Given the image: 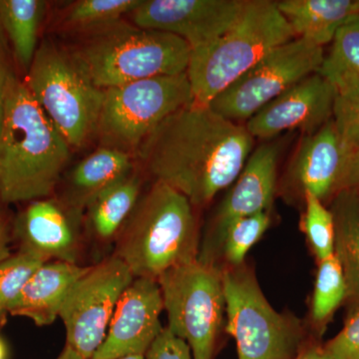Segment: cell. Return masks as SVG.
Instances as JSON below:
<instances>
[{
  "mask_svg": "<svg viewBox=\"0 0 359 359\" xmlns=\"http://www.w3.org/2000/svg\"><path fill=\"white\" fill-rule=\"evenodd\" d=\"M13 75V73L11 72V68H9L6 53H4L1 44H0V127H1L7 88H8L9 80H11Z\"/></svg>",
  "mask_w": 359,
  "mask_h": 359,
  "instance_id": "cell-34",
  "label": "cell"
},
{
  "mask_svg": "<svg viewBox=\"0 0 359 359\" xmlns=\"http://www.w3.org/2000/svg\"><path fill=\"white\" fill-rule=\"evenodd\" d=\"M8 243L9 237L6 224L0 221V263L11 256Z\"/></svg>",
  "mask_w": 359,
  "mask_h": 359,
  "instance_id": "cell-36",
  "label": "cell"
},
{
  "mask_svg": "<svg viewBox=\"0 0 359 359\" xmlns=\"http://www.w3.org/2000/svg\"><path fill=\"white\" fill-rule=\"evenodd\" d=\"M133 164L132 154L126 151L107 146L97 149L71 170L60 198L84 211L98 194L134 171Z\"/></svg>",
  "mask_w": 359,
  "mask_h": 359,
  "instance_id": "cell-20",
  "label": "cell"
},
{
  "mask_svg": "<svg viewBox=\"0 0 359 359\" xmlns=\"http://www.w3.org/2000/svg\"><path fill=\"white\" fill-rule=\"evenodd\" d=\"M157 282L167 327L188 344L194 359H214L226 313L222 269L197 257L170 269Z\"/></svg>",
  "mask_w": 359,
  "mask_h": 359,
  "instance_id": "cell-8",
  "label": "cell"
},
{
  "mask_svg": "<svg viewBox=\"0 0 359 359\" xmlns=\"http://www.w3.org/2000/svg\"><path fill=\"white\" fill-rule=\"evenodd\" d=\"M73 51L92 81L104 90L149 78L183 74L192 49L170 33L120 21L88 35Z\"/></svg>",
  "mask_w": 359,
  "mask_h": 359,
  "instance_id": "cell-5",
  "label": "cell"
},
{
  "mask_svg": "<svg viewBox=\"0 0 359 359\" xmlns=\"http://www.w3.org/2000/svg\"><path fill=\"white\" fill-rule=\"evenodd\" d=\"M141 0H78L63 15V26L70 32L92 33L117 25L140 4Z\"/></svg>",
  "mask_w": 359,
  "mask_h": 359,
  "instance_id": "cell-25",
  "label": "cell"
},
{
  "mask_svg": "<svg viewBox=\"0 0 359 359\" xmlns=\"http://www.w3.org/2000/svg\"><path fill=\"white\" fill-rule=\"evenodd\" d=\"M323 58V47L304 39L290 40L269 52L209 106L231 121L247 122L276 97L318 72Z\"/></svg>",
  "mask_w": 359,
  "mask_h": 359,
  "instance_id": "cell-10",
  "label": "cell"
},
{
  "mask_svg": "<svg viewBox=\"0 0 359 359\" xmlns=\"http://www.w3.org/2000/svg\"><path fill=\"white\" fill-rule=\"evenodd\" d=\"M192 102L187 73L104 89L97 132L104 146L137 153L158 125Z\"/></svg>",
  "mask_w": 359,
  "mask_h": 359,
  "instance_id": "cell-9",
  "label": "cell"
},
{
  "mask_svg": "<svg viewBox=\"0 0 359 359\" xmlns=\"http://www.w3.org/2000/svg\"><path fill=\"white\" fill-rule=\"evenodd\" d=\"M271 224L269 212L245 217L231 224L224 233L221 252L230 266L245 264L252 245L266 233Z\"/></svg>",
  "mask_w": 359,
  "mask_h": 359,
  "instance_id": "cell-29",
  "label": "cell"
},
{
  "mask_svg": "<svg viewBox=\"0 0 359 359\" xmlns=\"http://www.w3.org/2000/svg\"><path fill=\"white\" fill-rule=\"evenodd\" d=\"M56 359H84L81 355H79L76 351H73L70 347L65 346L62 353Z\"/></svg>",
  "mask_w": 359,
  "mask_h": 359,
  "instance_id": "cell-37",
  "label": "cell"
},
{
  "mask_svg": "<svg viewBox=\"0 0 359 359\" xmlns=\"http://www.w3.org/2000/svg\"><path fill=\"white\" fill-rule=\"evenodd\" d=\"M294 39L276 2L247 0L244 11L228 32L191 51L186 73L193 102L209 106L269 52Z\"/></svg>",
  "mask_w": 359,
  "mask_h": 359,
  "instance_id": "cell-4",
  "label": "cell"
},
{
  "mask_svg": "<svg viewBox=\"0 0 359 359\" xmlns=\"http://www.w3.org/2000/svg\"><path fill=\"white\" fill-rule=\"evenodd\" d=\"M247 0H141L132 25L170 33L191 49L215 41L237 22Z\"/></svg>",
  "mask_w": 359,
  "mask_h": 359,
  "instance_id": "cell-12",
  "label": "cell"
},
{
  "mask_svg": "<svg viewBox=\"0 0 359 359\" xmlns=\"http://www.w3.org/2000/svg\"><path fill=\"white\" fill-rule=\"evenodd\" d=\"M134 276L113 255L89 266L73 285L61 309L66 346L84 359H92L105 339L116 306Z\"/></svg>",
  "mask_w": 359,
  "mask_h": 359,
  "instance_id": "cell-11",
  "label": "cell"
},
{
  "mask_svg": "<svg viewBox=\"0 0 359 359\" xmlns=\"http://www.w3.org/2000/svg\"><path fill=\"white\" fill-rule=\"evenodd\" d=\"M46 7L47 2L42 0H0V25L26 72L39 47V30Z\"/></svg>",
  "mask_w": 359,
  "mask_h": 359,
  "instance_id": "cell-23",
  "label": "cell"
},
{
  "mask_svg": "<svg viewBox=\"0 0 359 359\" xmlns=\"http://www.w3.org/2000/svg\"><path fill=\"white\" fill-rule=\"evenodd\" d=\"M278 160V147L271 144H264L250 154L205 230L198 255L201 261L216 264L224 233L231 224L268 212L275 195Z\"/></svg>",
  "mask_w": 359,
  "mask_h": 359,
  "instance_id": "cell-13",
  "label": "cell"
},
{
  "mask_svg": "<svg viewBox=\"0 0 359 359\" xmlns=\"http://www.w3.org/2000/svg\"><path fill=\"white\" fill-rule=\"evenodd\" d=\"M146 359H194L192 351L183 339L172 334L168 327L163 328L159 337L148 349Z\"/></svg>",
  "mask_w": 359,
  "mask_h": 359,
  "instance_id": "cell-32",
  "label": "cell"
},
{
  "mask_svg": "<svg viewBox=\"0 0 359 359\" xmlns=\"http://www.w3.org/2000/svg\"><path fill=\"white\" fill-rule=\"evenodd\" d=\"M346 283L339 259L332 256L320 262L314 287L311 316L314 323L323 325L346 299Z\"/></svg>",
  "mask_w": 359,
  "mask_h": 359,
  "instance_id": "cell-26",
  "label": "cell"
},
{
  "mask_svg": "<svg viewBox=\"0 0 359 359\" xmlns=\"http://www.w3.org/2000/svg\"><path fill=\"white\" fill-rule=\"evenodd\" d=\"M332 120L342 145L351 156L359 149V91L337 94Z\"/></svg>",
  "mask_w": 359,
  "mask_h": 359,
  "instance_id": "cell-30",
  "label": "cell"
},
{
  "mask_svg": "<svg viewBox=\"0 0 359 359\" xmlns=\"http://www.w3.org/2000/svg\"><path fill=\"white\" fill-rule=\"evenodd\" d=\"M71 149L25 82L13 74L0 127V200L20 203L51 197Z\"/></svg>",
  "mask_w": 359,
  "mask_h": 359,
  "instance_id": "cell-2",
  "label": "cell"
},
{
  "mask_svg": "<svg viewBox=\"0 0 359 359\" xmlns=\"http://www.w3.org/2000/svg\"><path fill=\"white\" fill-rule=\"evenodd\" d=\"M334 221V256L346 283L351 316L359 311V192L340 191L332 208Z\"/></svg>",
  "mask_w": 359,
  "mask_h": 359,
  "instance_id": "cell-22",
  "label": "cell"
},
{
  "mask_svg": "<svg viewBox=\"0 0 359 359\" xmlns=\"http://www.w3.org/2000/svg\"><path fill=\"white\" fill-rule=\"evenodd\" d=\"M295 39L323 47L359 14V0H283L276 2Z\"/></svg>",
  "mask_w": 359,
  "mask_h": 359,
  "instance_id": "cell-19",
  "label": "cell"
},
{
  "mask_svg": "<svg viewBox=\"0 0 359 359\" xmlns=\"http://www.w3.org/2000/svg\"><path fill=\"white\" fill-rule=\"evenodd\" d=\"M142 195L140 176L132 171L98 194L84 209V229L101 245L114 242Z\"/></svg>",
  "mask_w": 359,
  "mask_h": 359,
  "instance_id": "cell-21",
  "label": "cell"
},
{
  "mask_svg": "<svg viewBox=\"0 0 359 359\" xmlns=\"http://www.w3.org/2000/svg\"><path fill=\"white\" fill-rule=\"evenodd\" d=\"M226 330L235 339L238 359H295L309 344L294 316L278 313L245 264L222 269Z\"/></svg>",
  "mask_w": 359,
  "mask_h": 359,
  "instance_id": "cell-7",
  "label": "cell"
},
{
  "mask_svg": "<svg viewBox=\"0 0 359 359\" xmlns=\"http://www.w3.org/2000/svg\"><path fill=\"white\" fill-rule=\"evenodd\" d=\"M332 43L318 74L334 87L337 94L359 91V14L340 28Z\"/></svg>",
  "mask_w": 359,
  "mask_h": 359,
  "instance_id": "cell-24",
  "label": "cell"
},
{
  "mask_svg": "<svg viewBox=\"0 0 359 359\" xmlns=\"http://www.w3.org/2000/svg\"><path fill=\"white\" fill-rule=\"evenodd\" d=\"M25 82L71 148H81L97 132L103 90L92 81L74 51L44 40Z\"/></svg>",
  "mask_w": 359,
  "mask_h": 359,
  "instance_id": "cell-6",
  "label": "cell"
},
{
  "mask_svg": "<svg viewBox=\"0 0 359 359\" xmlns=\"http://www.w3.org/2000/svg\"><path fill=\"white\" fill-rule=\"evenodd\" d=\"M199 249L193 205L172 187L155 181L116 238L114 256L135 278L157 280L170 269L197 259Z\"/></svg>",
  "mask_w": 359,
  "mask_h": 359,
  "instance_id": "cell-3",
  "label": "cell"
},
{
  "mask_svg": "<svg viewBox=\"0 0 359 359\" xmlns=\"http://www.w3.org/2000/svg\"><path fill=\"white\" fill-rule=\"evenodd\" d=\"M162 292L156 280L134 278L123 292L111 318L107 334L92 359L146 355L162 332Z\"/></svg>",
  "mask_w": 359,
  "mask_h": 359,
  "instance_id": "cell-14",
  "label": "cell"
},
{
  "mask_svg": "<svg viewBox=\"0 0 359 359\" xmlns=\"http://www.w3.org/2000/svg\"><path fill=\"white\" fill-rule=\"evenodd\" d=\"M295 359H332L325 351V346L309 344Z\"/></svg>",
  "mask_w": 359,
  "mask_h": 359,
  "instance_id": "cell-35",
  "label": "cell"
},
{
  "mask_svg": "<svg viewBox=\"0 0 359 359\" xmlns=\"http://www.w3.org/2000/svg\"><path fill=\"white\" fill-rule=\"evenodd\" d=\"M254 140L245 125L192 102L158 125L137 156L155 181L204 207L240 176Z\"/></svg>",
  "mask_w": 359,
  "mask_h": 359,
  "instance_id": "cell-1",
  "label": "cell"
},
{
  "mask_svg": "<svg viewBox=\"0 0 359 359\" xmlns=\"http://www.w3.org/2000/svg\"><path fill=\"white\" fill-rule=\"evenodd\" d=\"M349 155L340 141L334 120L302 142L292 175L302 191L323 201L337 192V183Z\"/></svg>",
  "mask_w": 359,
  "mask_h": 359,
  "instance_id": "cell-17",
  "label": "cell"
},
{
  "mask_svg": "<svg viewBox=\"0 0 359 359\" xmlns=\"http://www.w3.org/2000/svg\"><path fill=\"white\" fill-rule=\"evenodd\" d=\"M88 269L78 264L47 262L37 269L6 311L30 318L39 327L52 325L60 316L73 285Z\"/></svg>",
  "mask_w": 359,
  "mask_h": 359,
  "instance_id": "cell-18",
  "label": "cell"
},
{
  "mask_svg": "<svg viewBox=\"0 0 359 359\" xmlns=\"http://www.w3.org/2000/svg\"><path fill=\"white\" fill-rule=\"evenodd\" d=\"M344 190L359 192V149L347 158L335 194Z\"/></svg>",
  "mask_w": 359,
  "mask_h": 359,
  "instance_id": "cell-33",
  "label": "cell"
},
{
  "mask_svg": "<svg viewBox=\"0 0 359 359\" xmlns=\"http://www.w3.org/2000/svg\"><path fill=\"white\" fill-rule=\"evenodd\" d=\"M83 229V210L60 197L32 201L15 224L21 249L32 250L48 262L70 264H78Z\"/></svg>",
  "mask_w": 359,
  "mask_h": 359,
  "instance_id": "cell-16",
  "label": "cell"
},
{
  "mask_svg": "<svg viewBox=\"0 0 359 359\" xmlns=\"http://www.w3.org/2000/svg\"><path fill=\"white\" fill-rule=\"evenodd\" d=\"M7 351L4 340L0 339V359H6Z\"/></svg>",
  "mask_w": 359,
  "mask_h": 359,
  "instance_id": "cell-38",
  "label": "cell"
},
{
  "mask_svg": "<svg viewBox=\"0 0 359 359\" xmlns=\"http://www.w3.org/2000/svg\"><path fill=\"white\" fill-rule=\"evenodd\" d=\"M304 210L302 228L318 261L334 255V221L332 211L311 192H304Z\"/></svg>",
  "mask_w": 359,
  "mask_h": 359,
  "instance_id": "cell-28",
  "label": "cell"
},
{
  "mask_svg": "<svg viewBox=\"0 0 359 359\" xmlns=\"http://www.w3.org/2000/svg\"><path fill=\"white\" fill-rule=\"evenodd\" d=\"M325 348L332 359H359V311L349 316L344 330Z\"/></svg>",
  "mask_w": 359,
  "mask_h": 359,
  "instance_id": "cell-31",
  "label": "cell"
},
{
  "mask_svg": "<svg viewBox=\"0 0 359 359\" xmlns=\"http://www.w3.org/2000/svg\"><path fill=\"white\" fill-rule=\"evenodd\" d=\"M335 98L334 87L313 73L257 111L245 127L254 139L273 138L294 129L311 135L332 119Z\"/></svg>",
  "mask_w": 359,
  "mask_h": 359,
  "instance_id": "cell-15",
  "label": "cell"
},
{
  "mask_svg": "<svg viewBox=\"0 0 359 359\" xmlns=\"http://www.w3.org/2000/svg\"><path fill=\"white\" fill-rule=\"evenodd\" d=\"M120 359H146L145 355H129Z\"/></svg>",
  "mask_w": 359,
  "mask_h": 359,
  "instance_id": "cell-39",
  "label": "cell"
},
{
  "mask_svg": "<svg viewBox=\"0 0 359 359\" xmlns=\"http://www.w3.org/2000/svg\"><path fill=\"white\" fill-rule=\"evenodd\" d=\"M47 262L32 250L21 249L0 263V311H7L37 269Z\"/></svg>",
  "mask_w": 359,
  "mask_h": 359,
  "instance_id": "cell-27",
  "label": "cell"
}]
</instances>
